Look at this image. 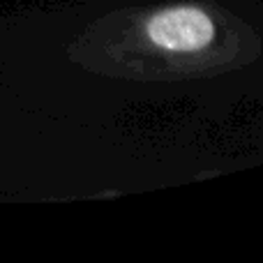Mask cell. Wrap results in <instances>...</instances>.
<instances>
[{"label":"cell","mask_w":263,"mask_h":263,"mask_svg":"<svg viewBox=\"0 0 263 263\" xmlns=\"http://www.w3.org/2000/svg\"><path fill=\"white\" fill-rule=\"evenodd\" d=\"M148 37L157 49L171 53L201 51L215 40V23L201 7L178 5L153 14L148 21Z\"/></svg>","instance_id":"1"}]
</instances>
